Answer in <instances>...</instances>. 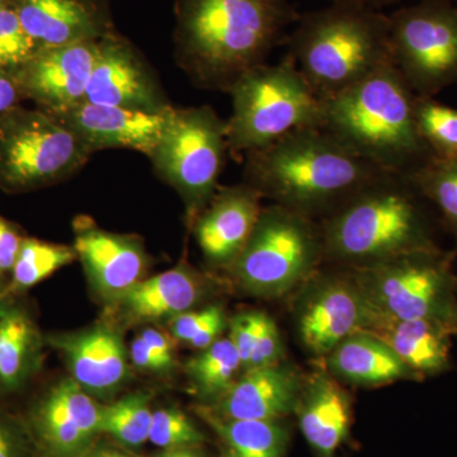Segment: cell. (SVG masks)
Here are the masks:
<instances>
[{"label": "cell", "mask_w": 457, "mask_h": 457, "mask_svg": "<svg viewBox=\"0 0 457 457\" xmlns=\"http://www.w3.org/2000/svg\"><path fill=\"white\" fill-rule=\"evenodd\" d=\"M176 62L204 90L228 93L285 45L300 13L291 0H177Z\"/></svg>", "instance_id": "1"}, {"label": "cell", "mask_w": 457, "mask_h": 457, "mask_svg": "<svg viewBox=\"0 0 457 457\" xmlns=\"http://www.w3.org/2000/svg\"><path fill=\"white\" fill-rule=\"evenodd\" d=\"M245 182L262 197L315 221L338 212L389 173L345 149L323 129H300L245 155Z\"/></svg>", "instance_id": "2"}, {"label": "cell", "mask_w": 457, "mask_h": 457, "mask_svg": "<svg viewBox=\"0 0 457 457\" xmlns=\"http://www.w3.org/2000/svg\"><path fill=\"white\" fill-rule=\"evenodd\" d=\"M416 102L390 62L324 101L320 129L354 155L409 179L435 159L418 129Z\"/></svg>", "instance_id": "3"}, {"label": "cell", "mask_w": 457, "mask_h": 457, "mask_svg": "<svg viewBox=\"0 0 457 457\" xmlns=\"http://www.w3.org/2000/svg\"><path fill=\"white\" fill-rule=\"evenodd\" d=\"M426 204L408 177L385 174L319 224L324 258L360 267L438 248Z\"/></svg>", "instance_id": "4"}, {"label": "cell", "mask_w": 457, "mask_h": 457, "mask_svg": "<svg viewBox=\"0 0 457 457\" xmlns=\"http://www.w3.org/2000/svg\"><path fill=\"white\" fill-rule=\"evenodd\" d=\"M285 45L323 102L393 62L389 16L359 3H330L300 13Z\"/></svg>", "instance_id": "5"}, {"label": "cell", "mask_w": 457, "mask_h": 457, "mask_svg": "<svg viewBox=\"0 0 457 457\" xmlns=\"http://www.w3.org/2000/svg\"><path fill=\"white\" fill-rule=\"evenodd\" d=\"M233 112L227 121L228 153L243 156L300 129H320L323 101L312 92L293 57L255 66L228 90Z\"/></svg>", "instance_id": "6"}, {"label": "cell", "mask_w": 457, "mask_h": 457, "mask_svg": "<svg viewBox=\"0 0 457 457\" xmlns=\"http://www.w3.org/2000/svg\"><path fill=\"white\" fill-rule=\"evenodd\" d=\"M453 252H413L369 266L350 267L370 312L394 319H426L453 328L457 320V275Z\"/></svg>", "instance_id": "7"}, {"label": "cell", "mask_w": 457, "mask_h": 457, "mask_svg": "<svg viewBox=\"0 0 457 457\" xmlns=\"http://www.w3.org/2000/svg\"><path fill=\"white\" fill-rule=\"evenodd\" d=\"M323 258L320 225L273 204L262 210L253 233L228 269L248 293L278 297L311 278Z\"/></svg>", "instance_id": "8"}, {"label": "cell", "mask_w": 457, "mask_h": 457, "mask_svg": "<svg viewBox=\"0 0 457 457\" xmlns=\"http://www.w3.org/2000/svg\"><path fill=\"white\" fill-rule=\"evenodd\" d=\"M228 153L227 121L212 107L174 108L149 159L159 179L179 192L195 222L218 191Z\"/></svg>", "instance_id": "9"}, {"label": "cell", "mask_w": 457, "mask_h": 457, "mask_svg": "<svg viewBox=\"0 0 457 457\" xmlns=\"http://www.w3.org/2000/svg\"><path fill=\"white\" fill-rule=\"evenodd\" d=\"M90 155L49 112L16 106L0 114V186L8 191L62 182L82 170Z\"/></svg>", "instance_id": "10"}, {"label": "cell", "mask_w": 457, "mask_h": 457, "mask_svg": "<svg viewBox=\"0 0 457 457\" xmlns=\"http://www.w3.org/2000/svg\"><path fill=\"white\" fill-rule=\"evenodd\" d=\"M393 64L420 98H433L457 83V5L453 0H420L393 12Z\"/></svg>", "instance_id": "11"}, {"label": "cell", "mask_w": 457, "mask_h": 457, "mask_svg": "<svg viewBox=\"0 0 457 457\" xmlns=\"http://www.w3.org/2000/svg\"><path fill=\"white\" fill-rule=\"evenodd\" d=\"M86 102L143 112L173 107L152 66L131 44L111 32L98 41Z\"/></svg>", "instance_id": "12"}, {"label": "cell", "mask_w": 457, "mask_h": 457, "mask_svg": "<svg viewBox=\"0 0 457 457\" xmlns=\"http://www.w3.org/2000/svg\"><path fill=\"white\" fill-rule=\"evenodd\" d=\"M98 54V41L38 50L13 74L23 98L40 110L59 114L86 101Z\"/></svg>", "instance_id": "13"}, {"label": "cell", "mask_w": 457, "mask_h": 457, "mask_svg": "<svg viewBox=\"0 0 457 457\" xmlns=\"http://www.w3.org/2000/svg\"><path fill=\"white\" fill-rule=\"evenodd\" d=\"M297 314V330L305 347L328 356L353 333L365 329L369 308L351 272L319 279Z\"/></svg>", "instance_id": "14"}, {"label": "cell", "mask_w": 457, "mask_h": 457, "mask_svg": "<svg viewBox=\"0 0 457 457\" xmlns=\"http://www.w3.org/2000/svg\"><path fill=\"white\" fill-rule=\"evenodd\" d=\"M174 108L164 112H143L84 101L53 116L77 135L90 154L106 149H131L149 158L164 137Z\"/></svg>", "instance_id": "15"}, {"label": "cell", "mask_w": 457, "mask_h": 457, "mask_svg": "<svg viewBox=\"0 0 457 457\" xmlns=\"http://www.w3.org/2000/svg\"><path fill=\"white\" fill-rule=\"evenodd\" d=\"M74 249L104 299L120 302L145 276L149 258L137 237L111 233L89 219L75 221Z\"/></svg>", "instance_id": "16"}, {"label": "cell", "mask_w": 457, "mask_h": 457, "mask_svg": "<svg viewBox=\"0 0 457 457\" xmlns=\"http://www.w3.org/2000/svg\"><path fill=\"white\" fill-rule=\"evenodd\" d=\"M262 198L245 182L216 191L194 222L198 245L210 263L220 267L234 263L260 219Z\"/></svg>", "instance_id": "17"}, {"label": "cell", "mask_w": 457, "mask_h": 457, "mask_svg": "<svg viewBox=\"0 0 457 457\" xmlns=\"http://www.w3.org/2000/svg\"><path fill=\"white\" fill-rule=\"evenodd\" d=\"M53 345L62 351L71 378L90 395H112L128 378V352L112 328L97 326L60 336Z\"/></svg>", "instance_id": "18"}, {"label": "cell", "mask_w": 457, "mask_h": 457, "mask_svg": "<svg viewBox=\"0 0 457 457\" xmlns=\"http://www.w3.org/2000/svg\"><path fill=\"white\" fill-rule=\"evenodd\" d=\"M302 386L299 374L281 362L249 370L210 409L230 420H278L295 411Z\"/></svg>", "instance_id": "19"}, {"label": "cell", "mask_w": 457, "mask_h": 457, "mask_svg": "<svg viewBox=\"0 0 457 457\" xmlns=\"http://www.w3.org/2000/svg\"><path fill=\"white\" fill-rule=\"evenodd\" d=\"M41 436L56 455L77 457L99 433L101 405L73 378L60 381L36 414Z\"/></svg>", "instance_id": "20"}, {"label": "cell", "mask_w": 457, "mask_h": 457, "mask_svg": "<svg viewBox=\"0 0 457 457\" xmlns=\"http://www.w3.org/2000/svg\"><path fill=\"white\" fill-rule=\"evenodd\" d=\"M300 429L317 457H335L348 440L352 423L350 395L328 372L303 378L295 408Z\"/></svg>", "instance_id": "21"}, {"label": "cell", "mask_w": 457, "mask_h": 457, "mask_svg": "<svg viewBox=\"0 0 457 457\" xmlns=\"http://www.w3.org/2000/svg\"><path fill=\"white\" fill-rule=\"evenodd\" d=\"M13 8L37 51L99 41L111 32L90 0H14Z\"/></svg>", "instance_id": "22"}, {"label": "cell", "mask_w": 457, "mask_h": 457, "mask_svg": "<svg viewBox=\"0 0 457 457\" xmlns=\"http://www.w3.org/2000/svg\"><path fill=\"white\" fill-rule=\"evenodd\" d=\"M363 332L386 343L396 356L420 378L444 374L451 369L453 328L426 319H394L374 314Z\"/></svg>", "instance_id": "23"}, {"label": "cell", "mask_w": 457, "mask_h": 457, "mask_svg": "<svg viewBox=\"0 0 457 457\" xmlns=\"http://www.w3.org/2000/svg\"><path fill=\"white\" fill-rule=\"evenodd\" d=\"M326 357L328 371L345 383L380 386L396 381H422L386 343L363 330L343 339Z\"/></svg>", "instance_id": "24"}, {"label": "cell", "mask_w": 457, "mask_h": 457, "mask_svg": "<svg viewBox=\"0 0 457 457\" xmlns=\"http://www.w3.org/2000/svg\"><path fill=\"white\" fill-rule=\"evenodd\" d=\"M204 279L189 267L179 266L141 279L121 302L129 317L139 321L173 319L192 311L203 299Z\"/></svg>", "instance_id": "25"}, {"label": "cell", "mask_w": 457, "mask_h": 457, "mask_svg": "<svg viewBox=\"0 0 457 457\" xmlns=\"http://www.w3.org/2000/svg\"><path fill=\"white\" fill-rule=\"evenodd\" d=\"M41 335L18 303L0 302V386L17 390L40 365Z\"/></svg>", "instance_id": "26"}, {"label": "cell", "mask_w": 457, "mask_h": 457, "mask_svg": "<svg viewBox=\"0 0 457 457\" xmlns=\"http://www.w3.org/2000/svg\"><path fill=\"white\" fill-rule=\"evenodd\" d=\"M198 416L225 441L236 457H284L288 432L278 420H230L198 408Z\"/></svg>", "instance_id": "27"}, {"label": "cell", "mask_w": 457, "mask_h": 457, "mask_svg": "<svg viewBox=\"0 0 457 457\" xmlns=\"http://www.w3.org/2000/svg\"><path fill=\"white\" fill-rule=\"evenodd\" d=\"M77 258L74 246L23 237L16 262L11 270L12 281L8 293H21L40 284L56 270L73 263Z\"/></svg>", "instance_id": "28"}, {"label": "cell", "mask_w": 457, "mask_h": 457, "mask_svg": "<svg viewBox=\"0 0 457 457\" xmlns=\"http://www.w3.org/2000/svg\"><path fill=\"white\" fill-rule=\"evenodd\" d=\"M414 187L427 203L431 204L437 212L444 227L455 242L453 255H457V158H435L409 177Z\"/></svg>", "instance_id": "29"}, {"label": "cell", "mask_w": 457, "mask_h": 457, "mask_svg": "<svg viewBox=\"0 0 457 457\" xmlns=\"http://www.w3.org/2000/svg\"><path fill=\"white\" fill-rule=\"evenodd\" d=\"M242 369L239 353L228 338H220L187 362V372L198 393L218 400L236 381Z\"/></svg>", "instance_id": "30"}, {"label": "cell", "mask_w": 457, "mask_h": 457, "mask_svg": "<svg viewBox=\"0 0 457 457\" xmlns=\"http://www.w3.org/2000/svg\"><path fill=\"white\" fill-rule=\"evenodd\" d=\"M152 420L150 394L134 393L101 405L99 433H107L125 446L139 447L149 441Z\"/></svg>", "instance_id": "31"}, {"label": "cell", "mask_w": 457, "mask_h": 457, "mask_svg": "<svg viewBox=\"0 0 457 457\" xmlns=\"http://www.w3.org/2000/svg\"><path fill=\"white\" fill-rule=\"evenodd\" d=\"M417 125L423 140L438 159L457 158V110L433 98L417 97Z\"/></svg>", "instance_id": "32"}, {"label": "cell", "mask_w": 457, "mask_h": 457, "mask_svg": "<svg viewBox=\"0 0 457 457\" xmlns=\"http://www.w3.org/2000/svg\"><path fill=\"white\" fill-rule=\"evenodd\" d=\"M225 327V312L218 305L206 306L200 311L192 309L170 319V330L174 338L200 351L220 339Z\"/></svg>", "instance_id": "33"}, {"label": "cell", "mask_w": 457, "mask_h": 457, "mask_svg": "<svg viewBox=\"0 0 457 457\" xmlns=\"http://www.w3.org/2000/svg\"><path fill=\"white\" fill-rule=\"evenodd\" d=\"M37 53L13 7L0 4V71L13 75Z\"/></svg>", "instance_id": "34"}, {"label": "cell", "mask_w": 457, "mask_h": 457, "mask_svg": "<svg viewBox=\"0 0 457 457\" xmlns=\"http://www.w3.org/2000/svg\"><path fill=\"white\" fill-rule=\"evenodd\" d=\"M149 441L164 450L186 449L203 444L204 436L183 411L168 408L153 411Z\"/></svg>", "instance_id": "35"}, {"label": "cell", "mask_w": 457, "mask_h": 457, "mask_svg": "<svg viewBox=\"0 0 457 457\" xmlns=\"http://www.w3.org/2000/svg\"><path fill=\"white\" fill-rule=\"evenodd\" d=\"M282 357H284V345H282L278 328L270 315L262 312L253 351L245 372L249 370L278 365L281 362Z\"/></svg>", "instance_id": "36"}, {"label": "cell", "mask_w": 457, "mask_h": 457, "mask_svg": "<svg viewBox=\"0 0 457 457\" xmlns=\"http://www.w3.org/2000/svg\"><path fill=\"white\" fill-rule=\"evenodd\" d=\"M262 312H242L230 321V339L239 353L242 370H245L251 360L252 351L260 326Z\"/></svg>", "instance_id": "37"}, {"label": "cell", "mask_w": 457, "mask_h": 457, "mask_svg": "<svg viewBox=\"0 0 457 457\" xmlns=\"http://www.w3.org/2000/svg\"><path fill=\"white\" fill-rule=\"evenodd\" d=\"M22 240L14 228L0 216V272L12 270Z\"/></svg>", "instance_id": "38"}, {"label": "cell", "mask_w": 457, "mask_h": 457, "mask_svg": "<svg viewBox=\"0 0 457 457\" xmlns=\"http://www.w3.org/2000/svg\"><path fill=\"white\" fill-rule=\"evenodd\" d=\"M131 360L137 368L150 372L168 371L164 363L156 356L155 352L149 347L141 337H137L131 343Z\"/></svg>", "instance_id": "39"}, {"label": "cell", "mask_w": 457, "mask_h": 457, "mask_svg": "<svg viewBox=\"0 0 457 457\" xmlns=\"http://www.w3.org/2000/svg\"><path fill=\"white\" fill-rule=\"evenodd\" d=\"M140 337L149 345V347L155 352L156 356L161 359L167 370L174 368L176 356H174L173 345H171L167 336L154 329V328H146V329H144L143 332L140 333Z\"/></svg>", "instance_id": "40"}, {"label": "cell", "mask_w": 457, "mask_h": 457, "mask_svg": "<svg viewBox=\"0 0 457 457\" xmlns=\"http://www.w3.org/2000/svg\"><path fill=\"white\" fill-rule=\"evenodd\" d=\"M23 98L13 75L0 71V114L18 106Z\"/></svg>", "instance_id": "41"}, {"label": "cell", "mask_w": 457, "mask_h": 457, "mask_svg": "<svg viewBox=\"0 0 457 457\" xmlns=\"http://www.w3.org/2000/svg\"><path fill=\"white\" fill-rule=\"evenodd\" d=\"M20 441L16 433L0 420V457H20Z\"/></svg>", "instance_id": "42"}, {"label": "cell", "mask_w": 457, "mask_h": 457, "mask_svg": "<svg viewBox=\"0 0 457 457\" xmlns=\"http://www.w3.org/2000/svg\"><path fill=\"white\" fill-rule=\"evenodd\" d=\"M77 457H130L119 450L110 449V447H96V449H87Z\"/></svg>", "instance_id": "43"}, {"label": "cell", "mask_w": 457, "mask_h": 457, "mask_svg": "<svg viewBox=\"0 0 457 457\" xmlns=\"http://www.w3.org/2000/svg\"><path fill=\"white\" fill-rule=\"evenodd\" d=\"M338 2H350L359 3V4L366 5V7L378 9L383 11L384 8L390 7V5L395 4L399 0H330V3Z\"/></svg>", "instance_id": "44"}, {"label": "cell", "mask_w": 457, "mask_h": 457, "mask_svg": "<svg viewBox=\"0 0 457 457\" xmlns=\"http://www.w3.org/2000/svg\"><path fill=\"white\" fill-rule=\"evenodd\" d=\"M192 447H186V449H170L165 450L164 453H159L155 457H189Z\"/></svg>", "instance_id": "45"}, {"label": "cell", "mask_w": 457, "mask_h": 457, "mask_svg": "<svg viewBox=\"0 0 457 457\" xmlns=\"http://www.w3.org/2000/svg\"><path fill=\"white\" fill-rule=\"evenodd\" d=\"M224 457H236V456H234L233 453H231L230 451H228L227 455H225Z\"/></svg>", "instance_id": "46"}, {"label": "cell", "mask_w": 457, "mask_h": 457, "mask_svg": "<svg viewBox=\"0 0 457 457\" xmlns=\"http://www.w3.org/2000/svg\"><path fill=\"white\" fill-rule=\"evenodd\" d=\"M455 336L457 337V320H456V326H455Z\"/></svg>", "instance_id": "47"}, {"label": "cell", "mask_w": 457, "mask_h": 457, "mask_svg": "<svg viewBox=\"0 0 457 457\" xmlns=\"http://www.w3.org/2000/svg\"><path fill=\"white\" fill-rule=\"evenodd\" d=\"M5 0H0V4H4Z\"/></svg>", "instance_id": "48"}, {"label": "cell", "mask_w": 457, "mask_h": 457, "mask_svg": "<svg viewBox=\"0 0 457 457\" xmlns=\"http://www.w3.org/2000/svg\"><path fill=\"white\" fill-rule=\"evenodd\" d=\"M453 2L457 5V0H453Z\"/></svg>", "instance_id": "49"}, {"label": "cell", "mask_w": 457, "mask_h": 457, "mask_svg": "<svg viewBox=\"0 0 457 457\" xmlns=\"http://www.w3.org/2000/svg\"><path fill=\"white\" fill-rule=\"evenodd\" d=\"M0 275H2V272H0Z\"/></svg>", "instance_id": "50"}]
</instances>
